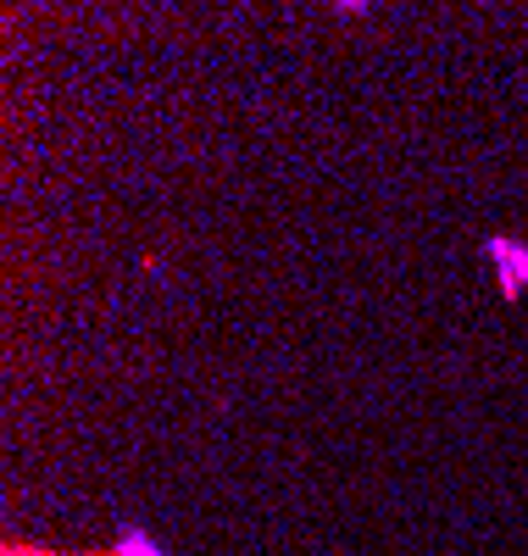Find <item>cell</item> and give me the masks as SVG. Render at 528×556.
I'll return each instance as SVG.
<instances>
[{"instance_id":"obj_2","label":"cell","mask_w":528,"mask_h":556,"mask_svg":"<svg viewBox=\"0 0 528 556\" xmlns=\"http://www.w3.org/2000/svg\"><path fill=\"white\" fill-rule=\"evenodd\" d=\"M112 551H117V556H167V545H162L151 529H123V534L112 540Z\"/></svg>"},{"instance_id":"obj_1","label":"cell","mask_w":528,"mask_h":556,"mask_svg":"<svg viewBox=\"0 0 528 556\" xmlns=\"http://www.w3.org/2000/svg\"><path fill=\"white\" fill-rule=\"evenodd\" d=\"M485 262L495 267V285L506 301H523L528 295V240L517 235H490L485 240Z\"/></svg>"},{"instance_id":"obj_3","label":"cell","mask_w":528,"mask_h":556,"mask_svg":"<svg viewBox=\"0 0 528 556\" xmlns=\"http://www.w3.org/2000/svg\"><path fill=\"white\" fill-rule=\"evenodd\" d=\"M7 556H117L112 545L106 551H45V545H7Z\"/></svg>"}]
</instances>
